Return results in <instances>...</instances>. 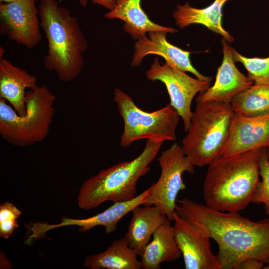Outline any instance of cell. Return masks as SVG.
<instances>
[{
    "mask_svg": "<svg viewBox=\"0 0 269 269\" xmlns=\"http://www.w3.org/2000/svg\"><path fill=\"white\" fill-rule=\"evenodd\" d=\"M175 212L205 231L217 244L221 269H236L248 259L269 261V218L254 222L238 212H221L187 198Z\"/></svg>",
    "mask_w": 269,
    "mask_h": 269,
    "instance_id": "cell-1",
    "label": "cell"
},
{
    "mask_svg": "<svg viewBox=\"0 0 269 269\" xmlns=\"http://www.w3.org/2000/svg\"><path fill=\"white\" fill-rule=\"evenodd\" d=\"M260 149L221 156L210 164L203 185L205 205L221 212H238L251 200L260 181Z\"/></svg>",
    "mask_w": 269,
    "mask_h": 269,
    "instance_id": "cell-2",
    "label": "cell"
},
{
    "mask_svg": "<svg viewBox=\"0 0 269 269\" xmlns=\"http://www.w3.org/2000/svg\"><path fill=\"white\" fill-rule=\"evenodd\" d=\"M39 18L48 43L44 66L58 79L69 82L77 78L84 66L83 53L88 44L77 18L56 0H39Z\"/></svg>",
    "mask_w": 269,
    "mask_h": 269,
    "instance_id": "cell-3",
    "label": "cell"
},
{
    "mask_svg": "<svg viewBox=\"0 0 269 269\" xmlns=\"http://www.w3.org/2000/svg\"><path fill=\"white\" fill-rule=\"evenodd\" d=\"M163 142L147 139L142 152L130 161H123L86 179L77 198L78 206L90 210L107 201L113 203L130 200L136 195L139 179L150 170Z\"/></svg>",
    "mask_w": 269,
    "mask_h": 269,
    "instance_id": "cell-4",
    "label": "cell"
},
{
    "mask_svg": "<svg viewBox=\"0 0 269 269\" xmlns=\"http://www.w3.org/2000/svg\"><path fill=\"white\" fill-rule=\"evenodd\" d=\"M55 96L43 85L28 90L26 112L19 114L0 98V134L9 144L20 147L43 141L48 135L55 113Z\"/></svg>",
    "mask_w": 269,
    "mask_h": 269,
    "instance_id": "cell-5",
    "label": "cell"
},
{
    "mask_svg": "<svg viewBox=\"0 0 269 269\" xmlns=\"http://www.w3.org/2000/svg\"><path fill=\"white\" fill-rule=\"evenodd\" d=\"M234 115L230 103L196 102L181 146L194 166L208 165L222 156Z\"/></svg>",
    "mask_w": 269,
    "mask_h": 269,
    "instance_id": "cell-6",
    "label": "cell"
},
{
    "mask_svg": "<svg viewBox=\"0 0 269 269\" xmlns=\"http://www.w3.org/2000/svg\"><path fill=\"white\" fill-rule=\"evenodd\" d=\"M114 101L124 123L120 145L127 147L146 139L164 142L176 139V128L180 116L170 104L151 112L141 109L131 97L119 88L114 91Z\"/></svg>",
    "mask_w": 269,
    "mask_h": 269,
    "instance_id": "cell-7",
    "label": "cell"
},
{
    "mask_svg": "<svg viewBox=\"0 0 269 269\" xmlns=\"http://www.w3.org/2000/svg\"><path fill=\"white\" fill-rule=\"evenodd\" d=\"M157 160L161 168L160 176L151 185L152 190L143 205L155 206L172 221L177 205V197L181 191L186 188L183 174L187 172L193 174L194 166L177 142L164 150Z\"/></svg>",
    "mask_w": 269,
    "mask_h": 269,
    "instance_id": "cell-8",
    "label": "cell"
},
{
    "mask_svg": "<svg viewBox=\"0 0 269 269\" xmlns=\"http://www.w3.org/2000/svg\"><path fill=\"white\" fill-rule=\"evenodd\" d=\"M145 74L149 80L160 81L165 84L170 97L169 104L182 118L184 131L187 132L193 114L192 100L197 93L205 92L210 87V82L194 78L166 63L161 65L157 57Z\"/></svg>",
    "mask_w": 269,
    "mask_h": 269,
    "instance_id": "cell-9",
    "label": "cell"
},
{
    "mask_svg": "<svg viewBox=\"0 0 269 269\" xmlns=\"http://www.w3.org/2000/svg\"><path fill=\"white\" fill-rule=\"evenodd\" d=\"M39 0H16L0 4V33L28 48L41 42Z\"/></svg>",
    "mask_w": 269,
    "mask_h": 269,
    "instance_id": "cell-10",
    "label": "cell"
},
{
    "mask_svg": "<svg viewBox=\"0 0 269 269\" xmlns=\"http://www.w3.org/2000/svg\"><path fill=\"white\" fill-rule=\"evenodd\" d=\"M174 235L183 257L186 269H221L217 255L211 250V238L202 228L173 215Z\"/></svg>",
    "mask_w": 269,
    "mask_h": 269,
    "instance_id": "cell-11",
    "label": "cell"
},
{
    "mask_svg": "<svg viewBox=\"0 0 269 269\" xmlns=\"http://www.w3.org/2000/svg\"><path fill=\"white\" fill-rule=\"evenodd\" d=\"M269 147V113L246 117L234 115L221 156Z\"/></svg>",
    "mask_w": 269,
    "mask_h": 269,
    "instance_id": "cell-12",
    "label": "cell"
},
{
    "mask_svg": "<svg viewBox=\"0 0 269 269\" xmlns=\"http://www.w3.org/2000/svg\"><path fill=\"white\" fill-rule=\"evenodd\" d=\"M164 31H152L137 40L134 45L131 65L137 67L148 55H157L164 58L169 66L184 72L194 74L197 79L210 82L212 78L201 74L191 63V52L184 50L169 43Z\"/></svg>",
    "mask_w": 269,
    "mask_h": 269,
    "instance_id": "cell-13",
    "label": "cell"
},
{
    "mask_svg": "<svg viewBox=\"0 0 269 269\" xmlns=\"http://www.w3.org/2000/svg\"><path fill=\"white\" fill-rule=\"evenodd\" d=\"M223 60L217 69L214 84L205 92L199 94L196 101L231 103L238 94L251 87L254 83L236 67L231 46L222 38Z\"/></svg>",
    "mask_w": 269,
    "mask_h": 269,
    "instance_id": "cell-14",
    "label": "cell"
},
{
    "mask_svg": "<svg viewBox=\"0 0 269 269\" xmlns=\"http://www.w3.org/2000/svg\"><path fill=\"white\" fill-rule=\"evenodd\" d=\"M0 47V98L5 100L20 115L26 112V90L35 89L37 78L26 70L16 66L3 57Z\"/></svg>",
    "mask_w": 269,
    "mask_h": 269,
    "instance_id": "cell-15",
    "label": "cell"
},
{
    "mask_svg": "<svg viewBox=\"0 0 269 269\" xmlns=\"http://www.w3.org/2000/svg\"><path fill=\"white\" fill-rule=\"evenodd\" d=\"M152 190V185L134 198L126 201L113 203L104 211L93 216L82 219H76L66 217L61 219L58 224H48L49 230L66 226L75 225L79 227V231L85 232L97 226H103L106 234L114 232L120 220L136 207L143 205Z\"/></svg>",
    "mask_w": 269,
    "mask_h": 269,
    "instance_id": "cell-16",
    "label": "cell"
},
{
    "mask_svg": "<svg viewBox=\"0 0 269 269\" xmlns=\"http://www.w3.org/2000/svg\"><path fill=\"white\" fill-rule=\"evenodd\" d=\"M141 0H118L114 8L104 14L106 18L119 19L124 22V29L137 40L152 31L175 33L177 29L158 25L152 21L141 6Z\"/></svg>",
    "mask_w": 269,
    "mask_h": 269,
    "instance_id": "cell-17",
    "label": "cell"
},
{
    "mask_svg": "<svg viewBox=\"0 0 269 269\" xmlns=\"http://www.w3.org/2000/svg\"><path fill=\"white\" fill-rule=\"evenodd\" d=\"M124 235L129 247L141 256L151 236L167 219L162 212L154 205H141L134 208Z\"/></svg>",
    "mask_w": 269,
    "mask_h": 269,
    "instance_id": "cell-18",
    "label": "cell"
},
{
    "mask_svg": "<svg viewBox=\"0 0 269 269\" xmlns=\"http://www.w3.org/2000/svg\"><path fill=\"white\" fill-rule=\"evenodd\" d=\"M229 0H215L210 5L201 9L192 7L187 1L183 5H177L173 17L180 29L193 24H201L222 35L228 43L232 42L233 37L224 29L222 24L223 7Z\"/></svg>",
    "mask_w": 269,
    "mask_h": 269,
    "instance_id": "cell-19",
    "label": "cell"
},
{
    "mask_svg": "<svg viewBox=\"0 0 269 269\" xmlns=\"http://www.w3.org/2000/svg\"><path fill=\"white\" fill-rule=\"evenodd\" d=\"M141 255L143 269H160L161 264L176 261L182 255L176 243L171 221L166 219L152 235Z\"/></svg>",
    "mask_w": 269,
    "mask_h": 269,
    "instance_id": "cell-20",
    "label": "cell"
},
{
    "mask_svg": "<svg viewBox=\"0 0 269 269\" xmlns=\"http://www.w3.org/2000/svg\"><path fill=\"white\" fill-rule=\"evenodd\" d=\"M138 256L124 237L113 241L105 251L88 256L84 266L91 269H140L142 265Z\"/></svg>",
    "mask_w": 269,
    "mask_h": 269,
    "instance_id": "cell-21",
    "label": "cell"
},
{
    "mask_svg": "<svg viewBox=\"0 0 269 269\" xmlns=\"http://www.w3.org/2000/svg\"><path fill=\"white\" fill-rule=\"evenodd\" d=\"M237 115L253 117L269 113V85L253 84L231 102Z\"/></svg>",
    "mask_w": 269,
    "mask_h": 269,
    "instance_id": "cell-22",
    "label": "cell"
},
{
    "mask_svg": "<svg viewBox=\"0 0 269 269\" xmlns=\"http://www.w3.org/2000/svg\"><path fill=\"white\" fill-rule=\"evenodd\" d=\"M235 62L241 63L248 72V77L256 85H269V56L247 57L231 47Z\"/></svg>",
    "mask_w": 269,
    "mask_h": 269,
    "instance_id": "cell-23",
    "label": "cell"
},
{
    "mask_svg": "<svg viewBox=\"0 0 269 269\" xmlns=\"http://www.w3.org/2000/svg\"><path fill=\"white\" fill-rule=\"evenodd\" d=\"M260 180L253 196L251 202L263 203L265 212L269 216V158L267 148L260 149Z\"/></svg>",
    "mask_w": 269,
    "mask_h": 269,
    "instance_id": "cell-24",
    "label": "cell"
},
{
    "mask_svg": "<svg viewBox=\"0 0 269 269\" xmlns=\"http://www.w3.org/2000/svg\"><path fill=\"white\" fill-rule=\"evenodd\" d=\"M21 213L12 203L5 202L0 205V222L7 219L18 220Z\"/></svg>",
    "mask_w": 269,
    "mask_h": 269,
    "instance_id": "cell-25",
    "label": "cell"
},
{
    "mask_svg": "<svg viewBox=\"0 0 269 269\" xmlns=\"http://www.w3.org/2000/svg\"><path fill=\"white\" fill-rule=\"evenodd\" d=\"M18 220L7 219L0 222V236L7 239L18 227Z\"/></svg>",
    "mask_w": 269,
    "mask_h": 269,
    "instance_id": "cell-26",
    "label": "cell"
},
{
    "mask_svg": "<svg viewBox=\"0 0 269 269\" xmlns=\"http://www.w3.org/2000/svg\"><path fill=\"white\" fill-rule=\"evenodd\" d=\"M80 5L82 7L87 5L89 1H91L93 4H98L106 9L109 11L112 10L115 6L118 0H78Z\"/></svg>",
    "mask_w": 269,
    "mask_h": 269,
    "instance_id": "cell-27",
    "label": "cell"
},
{
    "mask_svg": "<svg viewBox=\"0 0 269 269\" xmlns=\"http://www.w3.org/2000/svg\"><path fill=\"white\" fill-rule=\"evenodd\" d=\"M264 264L259 260L248 259L242 261L236 269H261L263 268Z\"/></svg>",
    "mask_w": 269,
    "mask_h": 269,
    "instance_id": "cell-28",
    "label": "cell"
},
{
    "mask_svg": "<svg viewBox=\"0 0 269 269\" xmlns=\"http://www.w3.org/2000/svg\"><path fill=\"white\" fill-rule=\"evenodd\" d=\"M15 0H0V3H8V2H10L15 1Z\"/></svg>",
    "mask_w": 269,
    "mask_h": 269,
    "instance_id": "cell-29",
    "label": "cell"
},
{
    "mask_svg": "<svg viewBox=\"0 0 269 269\" xmlns=\"http://www.w3.org/2000/svg\"><path fill=\"white\" fill-rule=\"evenodd\" d=\"M267 264L266 266L263 267V269H269V261Z\"/></svg>",
    "mask_w": 269,
    "mask_h": 269,
    "instance_id": "cell-30",
    "label": "cell"
},
{
    "mask_svg": "<svg viewBox=\"0 0 269 269\" xmlns=\"http://www.w3.org/2000/svg\"><path fill=\"white\" fill-rule=\"evenodd\" d=\"M267 149H268V156H269V148H267Z\"/></svg>",
    "mask_w": 269,
    "mask_h": 269,
    "instance_id": "cell-31",
    "label": "cell"
},
{
    "mask_svg": "<svg viewBox=\"0 0 269 269\" xmlns=\"http://www.w3.org/2000/svg\"><path fill=\"white\" fill-rule=\"evenodd\" d=\"M269 148V147H268Z\"/></svg>",
    "mask_w": 269,
    "mask_h": 269,
    "instance_id": "cell-32",
    "label": "cell"
}]
</instances>
